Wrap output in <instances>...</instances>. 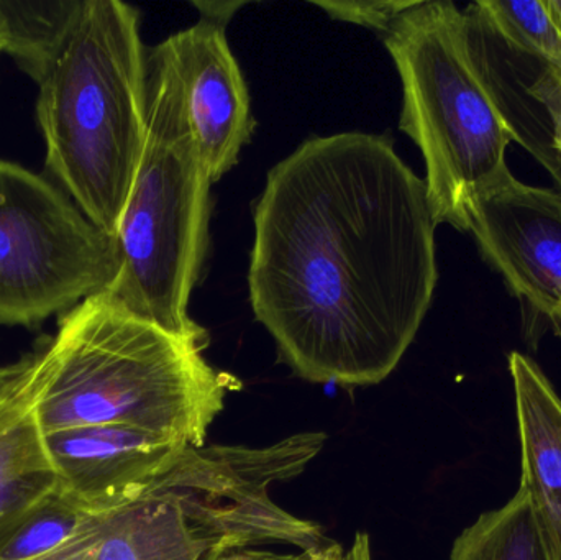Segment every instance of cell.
<instances>
[{
    "label": "cell",
    "instance_id": "cell-26",
    "mask_svg": "<svg viewBox=\"0 0 561 560\" xmlns=\"http://www.w3.org/2000/svg\"><path fill=\"white\" fill-rule=\"evenodd\" d=\"M7 374H9V365H7V367H0V388L5 384Z\"/></svg>",
    "mask_w": 561,
    "mask_h": 560
},
{
    "label": "cell",
    "instance_id": "cell-16",
    "mask_svg": "<svg viewBox=\"0 0 561 560\" xmlns=\"http://www.w3.org/2000/svg\"><path fill=\"white\" fill-rule=\"evenodd\" d=\"M448 560H552L526 490L519 487L503 508L483 513L468 526Z\"/></svg>",
    "mask_w": 561,
    "mask_h": 560
},
{
    "label": "cell",
    "instance_id": "cell-24",
    "mask_svg": "<svg viewBox=\"0 0 561 560\" xmlns=\"http://www.w3.org/2000/svg\"><path fill=\"white\" fill-rule=\"evenodd\" d=\"M547 9H549L550 16L556 23L557 30L561 35V0H546Z\"/></svg>",
    "mask_w": 561,
    "mask_h": 560
},
{
    "label": "cell",
    "instance_id": "cell-23",
    "mask_svg": "<svg viewBox=\"0 0 561 560\" xmlns=\"http://www.w3.org/2000/svg\"><path fill=\"white\" fill-rule=\"evenodd\" d=\"M302 552L299 555H278V552L266 551V549H242V551L229 552V555L220 556L210 560H300Z\"/></svg>",
    "mask_w": 561,
    "mask_h": 560
},
{
    "label": "cell",
    "instance_id": "cell-25",
    "mask_svg": "<svg viewBox=\"0 0 561 560\" xmlns=\"http://www.w3.org/2000/svg\"><path fill=\"white\" fill-rule=\"evenodd\" d=\"M5 53V33H3L2 19H0V55Z\"/></svg>",
    "mask_w": 561,
    "mask_h": 560
},
{
    "label": "cell",
    "instance_id": "cell-20",
    "mask_svg": "<svg viewBox=\"0 0 561 560\" xmlns=\"http://www.w3.org/2000/svg\"><path fill=\"white\" fill-rule=\"evenodd\" d=\"M300 560H373L369 536L365 533H356L348 549L343 548L340 542L332 541L325 548L302 552Z\"/></svg>",
    "mask_w": 561,
    "mask_h": 560
},
{
    "label": "cell",
    "instance_id": "cell-14",
    "mask_svg": "<svg viewBox=\"0 0 561 560\" xmlns=\"http://www.w3.org/2000/svg\"><path fill=\"white\" fill-rule=\"evenodd\" d=\"M219 542L174 493L151 487L137 502L104 515L94 560H210Z\"/></svg>",
    "mask_w": 561,
    "mask_h": 560
},
{
    "label": "cell",
    "instance_id": "cell-19",
    "mask_svg": "<svg viewBox=\"0 0 561 560\" xmlns=\"http://www.w3.org/2000/svg\"><path fill=\"white\" fill-rule=\"evenodd\" d=\"M412 0L402 2V0H373V2H353V0H330V2H312L319 9L325 10L332 19L343 20V22L356 23L366 28L376 30V32L385 33L391 25L392 20L411 5Z\"/></svg>",
    "mask_w": 561,
    "mask_h": 560
},
{
    "label": "cell",
    "instance_id": "cell-2",
    "mask_svg": "<svg viewBox=\"0 0 561 560\" xmlns=\"http://www.w3.org/2000/svg\"><path fill=\"white\" fill-rule=\"evenodd\" d=\"M209 338H184L135 315L111 292L59 316L30 352L43 431L127 426L206 446L242 384L213 367Z\"/></svg>",
    "mask_w": 561,
    "mask_h": 560
},
{
    "label": "cell",
    "instance_id": "cell-5",
    "mask_svg": "<svg viewBox=\"0 0 561 560\" xmlns=\"http://www.w3.org/2000/svg\"><path fill=\"white\" fill-rule=\"evenodd\" d=\"M402 81L399 127L425 161L435 222L468 232L474 199L510 176L516 144L478 68L465 10L412 0L382 33Z\"/></svg>",
    "mask_w": 561,
    "mask_h": 560
},
{
    "label": "cell",
    "instance_id": "cell-9",
    "mask_svg": "<svg viewBox=\"0 0 561 560\" xmlns=\"http://www.w3.org/2000/svg\"><path fill=\"white\" fill-rule=\"evenodd\" d=\"M59 489L95 515L137 502L176 462L186 444L127 426L45 433Z\"/></svg>",
    "mask_w": 561,
    "mask_h": 560
},
{
    "label": "cell",
    "instance_id": "cell-17",
    "mask_svg": "<svg viewBox=\"0 0 561 560\" xmlns=\"http://www.w3.org/2000/svg\"><path fill=\"white\" fill-rule=\"evenodd\" d=\"M101 516L58 489L3 541L0 560L36 559L69 548L88 536Z\"/></svg>",
    "mask_w": 561,
    "mask_h": 560
},
{
    "label": "cell",
    "instance_id": "cell-10",
    "mask_svg": "<svg viewBox=\"0 0 561 560\" xmlns=\"http://www.w3.org/2000/svg\"><path fill=\"white\" fill-rule=\"evenodd\" d=\"M226 30L227 22L201 16L168 38L183 79L187 117L213 183L239 163L256 127L249 88Z\"/></svg>",
    "mask_w": 561,
    "mask_h": 560
},
{
    "label": "cell",
    "instance_id": "cell-3",
    "mask_svg": "<svg viewBox=\"0 0 561 560\" xmlns=\"http://www.w3.org/2000/svg\"><path fill=\"white\" fill-rule=\"evenodd\" d=\"M38 88L46 171L95 226L117 237L147 141L140 12L121 0H84Z\"/></svg>",
    "mask_w": 561,
    "mask_h": 560
},
{
    "label": "cell",
    "instance_id": "cell-22",
    "mask_svg": "<svg viewBox=\"0 0 561 560\" xmlns=\"http://www.w3.org/2000/svg\"><path fill=\"white\" fill-rule=\"evenodd\" d=\"M194 5L201 10V16L206 19L222 20V22H230L233 13L242 9L245 3L243 2H194Z\"/></svg>",
    "mask_w": 561,
    "mask_h": 560
},
{
    "label": "cell",
    "instance_id": "cell-6",
    "mask_svg": "<svg viewBox=\"0 0 561 560\" xmlns=\"http://www.w3.org/2000/svg\"><path fill=\"white\" fill-rule=\"evenodd\" d=\"M117 237L48 178L0 160V325L36 328L111 292Z\"/></svg>",
    "mask_w": 561,
    "mask_h": 560
},
{
    "label": "cell",
    "instance_id": "cell-7",
    "mask_svg": "<svg viewBox=\"0 0 561 560\" xmlns=\"http://www.w3.org/2000/svg\"><path fill=\"white\" fill-rule=\"evenodd\" d=\"M323 433H297L268 447L186 446L154 482L204 510L224 555L256 546L316 551L332 542L322 528L280 508L270 496L276 482L296 479L322 453Z\"/></svg>",
    "mask_w": 561,
    "mask_h": 560
},
{
    "label": "cell",
    "instance_id": "cell-15",
    "mask_svg": "<svg viewBox=\"0 0 561 560\" xmlns=\"http://www.w3.org/2000/svg\"><path fill=\"white\" fill-rule=\"evenodd\" d=\"M82 5L84 0H0L5 53L36 84L61 56Z\"/></svg>",
    "mask_w": 561,
    "mask_h": 560
},
{
    "label": "cell",
    "instance_id": "cell-8",
    "mask_svg": "<svg viewBox=\"0 0 561 560\" xmlns=\"http://www.w3.org/2000/svg\"><path fill=\"white\" fill-rule=\"evenodd\" d=\"M468 232L519 301L529 344L561 338V193L511 173L474 199Z\"/></svg>",
    "mask_w": 561,
    "mask_h": 560
},
{
    "label": "cell",
    "instance_id": "cell-11",
    "mask_svg": "<svg viewBox=\"0 0 561 560\" xmlns=\"http://www.w3.org/2000/svg\"><path fill=\"white\" fill-rule=\"evenodd\" d=\"M465 13L474 61L514 140L561 193V66L507 45L470 5Z\"/></svg>",
    "mask_w": 561,
    "mask_h": 560
},
{
    "label": "cell",
    "instance_id": "cell-21",
    "mask_svg": "<svg viewBox=\"0 0 561 560\" xmlns=\"http://www.w3.org/2000/svg\"><path fill=\"white\" fill-rule=\"evenodd\" d=\"M105 515H107V513H105ZM102 518H104V515L101 516L98 525H95V528L92 529L88 536L79 539V541H76L75 545L69 546V548L30 560H94L95 545H98L99 528H101Z\"/></svg>",
    "mask_w": 561,
    "mask_h": 560
},
{
    "label": "cell",
    "instance_id": "cell-4",
    "mask_svg": "<svg viewBox=\"0 0 561 560\" xmlns=\"http://www.w3.org/2000/svg\"><path fill=\"white\" fill-rule=\"evenodd\" d=\"M147 141L118 227L122 270L111 293L184 338H209L190 316L209 245L210 180L170 39L148 48Z\"/></svg>",
    "mask_w": 561,
    "mask_h": 560
},
{
    "label": "cell",
    "instance_id": "cell-18",
    "mask_svg": "<svg viewBox=\"0 0 561 560\" xmlns=\"http://www.w3.org/2000/svg\"><path fill=\"white\" fill-rule=\"evenodd\" d=\"M470 7L507 45L561 66V35L546 0H480Z\"/></svg>",
    "mask_w": 561,
    "mask_h": 560
},
{
    "label": "cell",
    "instance_id": "cell-13",
    "mask_svg": "<svg viewBox=\"0 0 561 560\" xmlns=\"http://www.w3.org/2000/svg\"><path fill=\"white\" fill-rule=\"evenodd\" d=\"M520 443V487L552 560H561V398L542 368L520 352L510 355Z\"/></svg>",
    "mask_w": 561,
    "mask_h": 560
},
{
    "label": "cell",
    "instance_id": "cell-1",
    "mask_svg": "<svg viewBox=\"0 0 561 560\" xmlns=\"http://www.w3.org/2000/svg\"><path fill=\"white\" fill-rule=\"evenodd\" d=\"M250 302L310 384L371 387L414 342L438 282L427 184L386 135L304 141L253 210Z\"/></svg>",
    "mask_w": 561,
    "mask_h": 560
},
{
    "label": "cell",
    "instance_id": "cell-12",
    "mask_svg": "<svg viewBox=\"0 0 561 560\" xmlns=\"http://www.w3.org/2000/svg\"><path fill=\"white\" fill-rule=\"evenodd\" d=\"M58 489L36 414L35 375L23 355L0 388V546Z\"/></svg>",
    "mask_w": 561,
    "mask_h": 560
}]
</instances>
